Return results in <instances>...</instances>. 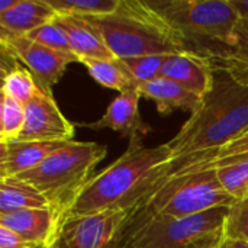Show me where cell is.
<instances>
[{"label": "cell", "mask_w": 248, "mask_h": 248, "mask_svg": "<svg viewBox=\"0 0 248 248\" xmlns=\"http://www.w3.org/2000/svg\"><path fill=\"white\" fill-rule=\"evenodd\" d=\"M80 62L87 68L89 74L103 87L113 89L122 93L140 86L134 78V76L126 68V65L118 58L113 60L84 58Z\"/></svg>", "instance_id": "19"}, {"label": "cell", "mask_w": 248, "mask_h": 248, "mask_svg": "<svg viewBox=\"0 0 248 248\" xmlns=\"http://www.w3.org/2000/svg\"><path fill=\"white\" fill-rule=\"evenodd\" d=\"M171 160L167 142L148 148L141 137L129 140L126 151L83 187L67 217L113 209L134 211L163 182Z\"/></svg>", "instance_id": "1"}, {"label": "cell", "mask_w": 248, "mask_h": 248, "mask_svg": "<svg viewBox=\"0 0 248 248\" xmlns=\"http://www.w3.org/2000/svg\"><path fill=\"white\" fill-rule=\"evenodd\" d=\"M240 19H248V0H231Z\"/></svg>", "instance_id": "31"}, {"label": "cell", "mask_w": 248, "mask_h": 248, "mask_svg": "<svg viewBox=\"0 0 248 248\" xmlns=\"http://www.w3.org/2000/svg\"><path fill=\"white\" fill-rule=\"evenodd\" d=\"M0 248H35L6 227H0Z\"/></svg>", "instance_id": "28"}, {"label": "cell", "mask_w": 248, "mask_h": 248, "mask_svg": "<svg viewBox=\"0 0 248 248\" xmlns=\"http://www.w3.org/2000/svg\"><path fill=\"white\" fill-rule=\"evenodd\" d=\"M25 128L17 141H74V124L62 115L52 94L38 89L35 96L25 105Z\"/></svg>", "instance_id": "10"}, {"label": "cell", "mask_w": 248, "mask_h": 248, "mask_svg": "<svg viewBox=\"0 0 248 248\" xmlns=\"http://www.w3.org/2000/svg\"><path fill=\"white\" fill-rule=\"evenodd\" d=\"M54 22L65 32L78 62L90 60H113L115 55L106 46L100 33L83 17L71 15H57Z\"/></svg>", "instance_id": "16"}, {"label": "cell", "mask_w": 248, "mask_h": 248, "mask_svg": "<svg viewBox=\"0 0 248 248\" xmlns=\"http://www.w3.org/2000/svg\"><path fill=\"white\" fill-rule=\"evenodd\" d=\"M70 142V141H67ZM67 142L15 141L0 142V179L20 176L38 167L54 151Z\"/></svg>", "instance_id": "13"}, {"label": "cell", "mask_w": 248, "mask_h": 248, "mask_svg": "<svg viewBox=\"0 0 248 248\" xmlns=\"http://www.w3.org/2000/svg\"><path fill=\"white\" fill-rule=\"evenodd\" d=\"M26 36L33 39L35 42L44 45V46H48V48L54 49V51L68 54V55H74L65 32L54 20L51 23H46V25L29 32Z\"/></svg>", "instance_id": "26"}, {"label": "cell", "mask_w": 248, "mask_h": 248, "mask_svg": "<svg viewBox=\"0 0 248 248\" xmlns=\"http://www.w3.org/2000/svg\"><path fill=\"white\" fill-rule=\"evenodd\" d=\"M138 90L141 97H145L155 103L158 113L163 116H167L176 110L189 112L192 115L202 102V97L199 94L166 77H158L151 81L142 83L138 86Z\"/></svg>", "instance_id": "15"}, {"label": "cell", "mask_w": 248, "mask_h": 248, "mask_svg": "<svg viewBox=\"0 0 248 248\" xmlns=\"http://www.w3.org/2000/svg\"><path fill=\"white\" fill-rule=\"evenodd\" d=\"M55 17L57 12L45 0H19L12 10L0 15V35H28Z\"/></svg>", "instance_id": "17"}, {"label": "cell", "mask_w": 248, "mask_h": 248, "mask_svg": "<svg viewBox=\"0 0 248 248\" xmlns=\"http://www.w3.org/2000/svg\"><path fill=\"white\" fill-rule=\"evenodd\" d=\"M232 203L234 199L222 189L214 169L176 176L161 182L132 211L125 235L153 218L180 219Z\"/></svg>", "instance_id": "5"}, {"label": "cell", "mask_w": 248, "mask_h": 248, "mask_svg": "<svg viewBox=\"0 0 248 248\" xmlns=\"http://www.w3.org/2000/svg\"><path fill=\"white\" fill-rule=\"evenodd\" d=\"M25 106L15 99L1 94V125L0 142H15L25 128Z\"/></svg>", "instance_id": "23"}, {"label": "cell", "mask_w": 248, "mask_h": 248, "mask_svg": "<svg viewBox=\"0 0 248 248\" xmlns=\"http://www.w3.org/2000/svg\"><path fill=\"white\" fill-rule=\"evenodd\" d=\"M42 208L51 206L35 186L16 176L0 179V214Z\"/></svg>", "instance_id": "18"}, {"label": "cell", "mask_w": 248, "mask_h": 248, "mask_svg": "<svg viewBox=\"0 0 248 248\" xmlns=\"http://www.w3.org/2000/svg\"><path fill=\"white\" fill-rule=\"evenodd\" d=\"M38 84L32 76V73L25 67L17 64L7 74L3 76V87L1 94L15 99L23 106L35 96L38 92Z\"/></svg>", "instance_id": "22"}, {"label": "cell", "mask_w": 248, "mask_h": 248, "mask_svg": "<svg viewBox=\"0 0 248 248\" xmlns=\"http://www.w3.org/2000/svg\"><path fill=\"white\" fill-rule=\"evenodd\" d=\"M247 135H248V134H247Z\"/></svg>", "instance_id": "34"}, {"label": "cell", "mask_w": 248, "mask_h": 248, "mask_svg": "<svg viewBox=\"0 0 248 248\" xmlns=\"http://www.w3.org/2000/svg\"><path fill=\"white\" fill-rule=\"evenodd\" d=\"M169 57L170 55H144L135 58H125L121 61L126 65L137 83L142 84L160 77L161 68Z\"/></svg>", "instance_id": "25"}, {"label": "cell", "mask_w": 248, "mask_h": 248, "mask_svg": "<svg viewBox=\"0 0 248 248\" xmlns=\"http://www.w3.org/2000/svg\"><path fill=\"white\" fill-rule=\"evenodd\" d=\"M140 90L138 87L122 92L116 99L112 100L105 115L92 124H83V126L93 131L112 129L121 134L124 138L134 140L151 131V126L145 124L140 115Z\"/></svg>", "instance_id": "12"}, {"label": "cell", "mask_w": 248, "mask_h": 248, "mask_svg": "<svg viewBox=\"0 0 248 248\" xmlns=\"http://www.w3.org/2000/svg\"><path fill=\"white\" fill-rule=\"evenodd\" d=\"M57 15L94 17L113 13L121 0H45Z\"/></svg>", "instance_id": "21"}, {"label": "cell", "mask_w": 248, "mask_h": 248, "mask_svg": "<svg viewBox=\"0 0 248 248\" xmlns=\"http://www.w3.org/2000/svg\"><path fill=\"white\" fill-rule=\"evenodd\" d=\"M205 243V241H203ZM203 243H199V244H196V246H192V247H189V248H202L203 247Z\"/></svg>", "instance_id": "33"}, {"label": "cell", "mask_w": 248, "mask_h": 248, "mask_svg": "<svg viewBox=\"0 0 248 248\" xmlns=\"http://www.w3.org/2000/svg\"><path fill=\"white\" fill-rule=\"evenodd\" d=\"M160 77L170 78L203 97L214 84V68L209 62L186 54H173L164 62Z\"/></svg>", "instance_id": "14"}, {"label": "cell", "mask_w": 248, "mask_h": 248, "mask_svg": "<svg viewBox=\"0 0 248 248\" xmlns=\"http://www.w3.org/2000/svg\"><path fill=\"white\" fill-rule=\"evenodd\" d=\"M131 215V209H113L67 217L54 248H121Z\"/></svg>", "instance_id": "8"}, {"label": "cell", "mask_w": 248, "mask_h": 248, "mask_svg": "<svg viewBox=\"0 0 248 248\" xmlns=\"http://www.w3.org/2000/svg\"><path fill=\"white\" fill-rule=\"evenodd\" d=\"M228 208L173 219L153 218L125 235L121 248H189L221 235Z\"/></svg>", "instance_id": "7"}, {"label": "cell", "mask_w": 248, "mask_h": 248, "mask_svg": "<svg viewBox=\"0 0 248 248\" xmlns=\"http://www.w3.org/2000/svg\"><path fill=\"white\" fill-rule=\"evenodd\" d=\"M214 68V84L198 109L167 142L173 160L217 151L248 134V83L230 70Z\"/></svg>", "instance_id": "2"}, {"label": "cell", "mask_w": 248, "mask_h": 248, "mask_svg": "<svg viewBox=\"0 0 248 248\" xmlns=\"http://www.w3.org/2000/svg\"><path fill=\"white\" fill-rule=\"evenodd\" d=\"M106 145L70 141L46 157L38 167L20 176L35 186L49 202L61 222L83 187L93 177L96 166L106 157Z\"/></svg>", "instance_id": "6"}, {"label": "cell", "mask_w": 248, "mask_h": 248, "mask_svg": "<svg viewBox=\"0 0 248 248\" xmlns=\"http://www.w3.org/2000/svg\"><path fill=\"white\" fill-rule=\"evenodd\" d=\"M0 45L6 46L32 73L38 87L52 94V87L60 81L71 62H78L76 55L62 54L44 46L26 35H0Z\"/></svg>", "instance_id": "9"}, {"label": "cell", "mask_w": 248, "mask_h": 248, "mask_svg": "<svg viewBox=\"0 0 248 248\" xmlns=\"http://www.w3.org/2000/svg\"><path fill=\"white\" fill-rule=\"evenodd\" d=\"M215 65L230 70L241 81L248 83V61H244V62H221V64H215Z\"/></svg>", "instance_id": "30"}, {"label": "cell", "mask_w": 248, "mask_h": 248, "mask_svg": "<svg viewBox=\"0 0 248 248\" xmlns=\"http://www.w3.org/2000/svg\"><path fill=\"white\" fill-rule=\"evenodd\" d=\"M202 248H248V243L247 241L232 240V238H227L224 235H219L217 238L205 241Z\"/></svg>", "instance_id": "29"}, {"label": "cell", "mask_w": 248, "mask_h": 248, "mask_svg": "<svg viewBox=\"0 0 248 248\" xmlns=\"http://www.w3.org/2000/svg\"><path fill=\"white\" fill-rule=\"evenodd\" d=\"M222 189L234 202L248 196V160H235L212 166Z\"/></svg>", "instance_id": "20"}, {"label": "cell", "mask_w": 248, "mask_h": 248, "mask_svg": "<svg viewBox=\"0 0 248 248\" xmlns=\"http://www.w3.org/2000/svg\"><path fill=\"white\" fill-rule=\"evenodd\" d=\"M17 1L19 0H0V15L12 10L17 4Z\"/></svg>", "instance_id": "32"}, {"label": "cell", "mask_w": 248, "mask_h": 248, "mask_svg": "<svg viewBox=\"0 0 248 248\" xmlns=\"http://www.w3.org/2000/svg\"><path fill=\"white\" fill-rule=\"evenodd\" d=\"M83 19L100 33L118 60L183 52L170 31L144 0H121L113 13Z\"/></svg>", "instance_id": "4"}, {"label": "cell", "mask_w": 248, "mask_h": 248, "mask_svg": "<svg viewBox=\"0 0 248 248\" xmlns=\"http://www.w3.org/2000/svg\"><path fill=\"white\" fill-rule=\"evenodd\" d=\"M61 219L52 208L0 214V227L16 232L35 248H54Z\"/></svg>", "instance_id": "11"}, {"label": "cell", "mask_w": 248, "mask_h": 248, "mask_svg": "<svg viewBox=\"0 0 248 248\" xmlns=\"http://www.w3.org/2000/svg\"><path fill=\"white\" fill-rule=\"evenodd\" d=\"M221 235L248 243V196L228 208Z\"/></svg>", "instance_id": "24"}, {"label": "cell", "mask_w": 248, "mask_h": 248, "mask_svg": "<svg viewBox=\"0 0 248 248\" xmlns=\"http://www.w3.org/2000/svg\"><path fill=\"white\" fill-rule=\"evenodd\" d=\"M244 61H248V19H240L235 28L234 57L224 62H244Z\"/></svg>", "instance_id": "27"}, {"label": "cell", "mask_w": 248, "mask_h": 248, "mask_svg": "<svg viewBox=\"0 0 248 248\" xmlns=\"http://www.w3.org/2000/svg\"><path fill=\"white\" fill-rule=\"evenodd\" d=\"M183 52L206 62L228 61L235 52L240 16L231 0H144Z\"/></svg>", "instance_id": "3"}]
</instances>
